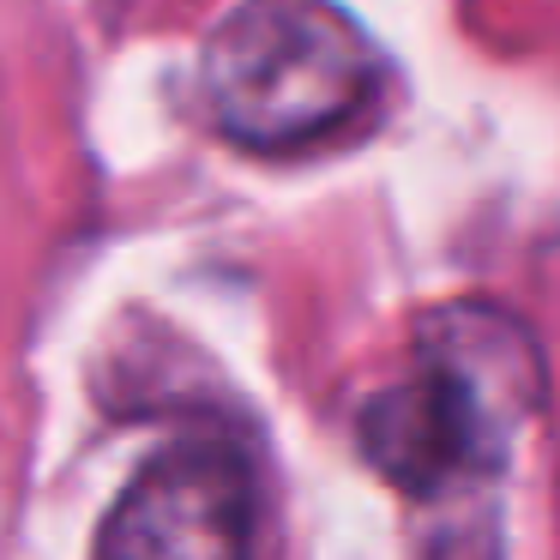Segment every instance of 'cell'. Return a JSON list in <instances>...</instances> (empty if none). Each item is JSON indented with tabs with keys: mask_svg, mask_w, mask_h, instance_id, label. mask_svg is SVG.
<instances>
[{
	"mask_svg": "<svg viewBox=\"0 0 560 560\" xmlns=\"http://www.w3.org/2000/svg\"><path fill=\"white\" fill-rule=\"evenodd\" d=\"M542 410L536 338L488 302H446L416 326V362L374 392L355 422L362 452L392 488L440 500L500 470Z\"/></svg>",
	"mask_w": 560,
	"mask_h": 560,
	"instance_id": "6da1fadb",
	"label": "cell"
},
{
	"mask_svg": "<svg viewBox=\"0 0 560 560\" xmlns=\"http://www.w3.org/2000/svg\"><path fill=\"white\" fill-rule=\"evenodd\" d=\"M380 91V55L331 0H235L199 49V97L223 139L295 151L343 133Z\"/></svg>",
	"mask_w": 560,
	"mask_h": 560,
	"instance_id": "7a4b0ae2",
	"label": "cell"
},
{
	"mask_svg": "<svg viewBox=\"0 0 560 560\" xmlns=\"http://www.w3.org/2000/svg\"><path fill=\"white\" fill-rule=\"evenodd\" d=\"M254 470L211 434L163 446L121 488L103 560H254Z\"/></svg>",
	"mask_w": 560,
	"mask_h": 560,
	"instance_id": "3957f363",
	"label": "cell"
},
{
	"mask_svg": "<svg viewBox=\"0 0 560 560\" xmlns=\"http://www.w3.org/2000/svg\"><path fill=\"white\" fill-rule=\"evenodd\" d=\"M428 560H494V542L476 536V530H458V536H440Z\"/></svg>",
	"mask_w": 560,
	"mask_h": 560,
	"instance_id": "277c9868",
	"label": "cell"
}]
</instances>
